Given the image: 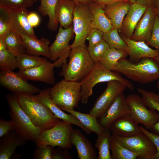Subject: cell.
<instances>
[{"label": "cell", "mask_w": 159, "mask_h": 159, "mask_svg": "<svg viewBox=\"0 0 159 159\" xmlns=\"http://www.w3.org/2000/svg\"><path fill=\"white\" fill-rule=\"evenodd\" d=\"M115 71L133 81L145 84L159 79V62L152 57H144L136 63L126 58L120 59Z\"/></svg>", "instance_id": "cell-1"}, {"label": "cell", "mask_w": 159, "mask_h": 159, "mask_svg": "<svg viewBox=\"0 0 159 159\" xmlns=\"http://www.w3.org/2000/svg\"><path fill=\"white\" fill-rule=\"evenodd\" d=\"M19 103L32 123L42 131L52 128L61 120L35 95L17 94Z\"/></svg>", "instance_id": "cell-2"}, {"label": "cell", "mask_w": 159, "mask_h": 159, "mask_svg": "<svg viewBox=\"0 0 159 159\" xmlns=\"http://www.w3.org/2000/svg\"><path fill=\"white\" fill-rule=\"evenodd\" d=\"M68 62L63 64L60 75L66 81L78 82L82 80L94 67L85 44L71 49Z\"/></svg>", "instance_id": "cell-3"}, {"label": "cell", "mask_w": 159, "mask_h": 159, "mask_svg": "<svg viewBox=\"0 0 159 159\" xmlns=\"http://www.w3.org/2000/svg\"><path fill=\"white\" fill-rule=\"evenodd\" d=\"M112 80L120 81L131 90L134 89L132 83L120 73L107 69L99 62L95 63L90 71L80 82L81 102L84 104L87 103L88 98L92 94L93 87L97 83Z\"/></svg>", "instance_id": "cell-4"}, {"label": "cell", "mask_w": 159, "mask_h": 159, "mask_svg": "<svg viewBox=\"0 0 159 159\" xmlns=\"http://www.w3.org/2000/svg\"><path fill=\"white\" fill-rule=\"evenodd\" d=\"M6 98L14 130L26 141L36 142L42 130L34 125L22 108L19 103L17 94H8Z\"/></svg>", "instance_id": "cell-5"}, {"label": "cell", "mask_w": 159, "mask_h": 159, "mask_svg": "<svg viewBox=\"0 0 159 159\" xmlns=\"http://www.w3.org/2000/svg\"><path fill=\"white\" fill-rule=\"evenodd\" d=\"M80 82L63 80L49 89L50 97L61 110L74 109L81 100Z\"/></svg>", "instance_id": "cell-6"}, {"label": "cell", "mask_w": 159, "mask_h": 159, "mask_svg": "<svg viewBox=\"0 0 159 159\" xmlns=\"http://www.w3.org/2000/svg\"><path fill=\"white\" fill-rule=\"evenodd\" d=\"M72 124L61 120L52 128L42 131L36 142L37 146H58L64 149H70Z\"/></svg>", "instance_id": "cell-7"}, {"label": "cell", "mask_w": 159, "mask_h": 159, "mask_svg": "<svg viewBox=\"0 0 159 159\" xmlns=\"http://www.w3.org/2000/svg\"><path fill=\"white\" fill-rule=\"evenodd\" d=\"M93 16L88 4H76L73 11V27L74 40L70 49L85 44L92 27Z\"/></svg>", "instance_id": "cell-8"}, {"label": "cell", "mask_w": 159, "mask_h": 159, "mask_svg": "<svg viewBox=\"0 0 159 159\" xmlns=\"http://www.w3.org/2000/svg\"><path fill=\"white\" fill-rule=\"evenodd\" d=\"M112 136L123 146L138 155V159H154L156 148L151 139L142 132L129 137L112 134Z\"/></svg>", "instance_id": "cell-9"}, {"label": "cell", "mask_w": 159, "mask_h": 159, "mask_svg": "<svg viewBox=\"0 0 159 159\" xmlns=\"http://www.w3.org/2000/svg\"><path fill=\"white\" fill-rule=\"evenodd\" d=\"M126 97L132 115L139 124L152 131L154 125L159 121V113L148 109L141 97L137 94H132Z\"/></svg>", "instance_id": "cell-10"}, {"label": "cell", "mask_w": 159, "mask_h": 159, "mask_svg": "<svg viewBox=\"0 0 159 159\" xmlns=\"http://www.w3.org/2000/svg\"><path fill=\"white\" fill-rule=\"evenodd\" d=\"M26 79L18 72L1 70V84L15 94L34 95L39 93V88L28 83Z\"/></svg>", "instance_id": "cell-11"}, {"label": "cell", "mask_w": 159, "mask_h": 159, "mask_svg": "<svg viewBox=\"0 0 159 159\" xmlns=\"http://www.w3.org/2000/svg\"><path fill=\"white\" fill-rule=\"evenodd\" d=\"M5 14L11 30L19 35L25 34L37 39L33 27L28 21L29 12L26 8L8 9L0 7Z\"/></svg>", "instance_id": "cell-12"}, {"label": "cell", "mask_w": 159, "mask_h": 159, "mask_svg": "<svg viewBox=\"0 0 159 159\" xmlns=\"http://www.w3.org/2000/svg\"><path fill=\"white\" fill-rule=\"evenodd\" d=\"M107 87L96 101L89 113L98 118L103 114L117 96L123 92L126 87L120 81L112 80L108 82Z\"/></svg>", "instance_id": "cell-13"}, {"label": "cell", "mask_w": 159, "mask_h": 159, "mask_svg": "<svg viewBox=\"0 0 159 159\" xmlns=\"http://www.w3.org/2000/svg\"><path fill=\"white\" fill-rule=\"evenodd\" d=\"M131 113L126 97L123 92L118 95L106 111L99 117L98 120L105 130H109L112 123L126 114Z\"/></svg>", "instance_id": "cell-14"}, {"label": "cell", "mask_w": 159, "mask_h": 159, "mask_svg": "<svg viewBox=\"0 0 159 159\" xmlns=\"http://www.w3.org/2000/svg\"><path fill=\"white\" fill-rule=\"evenodd\" d=\"M58 67V60L53 63L47 60L36 67L25 70H19L18 72L27 80L40 81L51 85L55 82L54 69Z\"/></svg>", "instance_id": "cell-15"}, {"label": "cell", "mask_w": 159, "mask_h": 159, "mask_svg": "<svg viewBox=\"0 0 159 159\" xmlns=\"http://www.w3.org/2000/svg\"><path fill=\"white\" fill-rule=\"evenodd\" d=\"M74 33L73 26L67 29L60 26L55 40L49 47L51 61L55 62L64 54L70 53L69 43Z\"/></svg>", "instance_id": "cell-16"}, {"label": "cell", "mask_w": 159, "mask_h": 159, "mask_svg": "<svg viewBox=\"0 0 159 159\" xmlns=\"http://www.w3.org/2000/svg\"><path fill=\"white\" fill-rule=\"evenodd\" d=\"M155 14L152 5L148 6L137 25L130 39L146 43L150 40L153 30Z\"/></svg>", "instance_id": "cell-17"}, {"label": "cell", "mask_w": 159, "mask_h": 159, "mask_svg": "<svg viewBox=\"0 0 159 159\" xmlns=\"http://www.w3.org/2000/svg\"><path fill=\"white\" fill-rule=\"evenodd\" d=\"M139 123L131 113L120 117L111 125L109 130L112 134L122 137L137 135L141 131Z\"/></svg>", "instance_id": "cell-18"}, {"label": "cell", "mask_w": 159, "mask_h": 159, "mask_svg": "<svg viewBox=\"0 0 159 159\" xmlns=\"http://www.w3.org/2000/svg\"><path fill=\"white\" fill-rule=\"evenodd\" d=\"M37 98L47 106L58 118L67 123L75 125L81 128L86 133L90 132L81 123L78 119L73 115L67 114L59 108L50 97L49 89L40 91L39 94L35 95Z\"/></svg>", "instance_id": "cell-19"}, {"label": "cell", "mask_w": 159, "mask_h": 159, "mask_svg": "<svg viewBox=\"0 0 159 159\" xmlns=\"http://www.w3.org/2000/svg\"><path fill=\"white\" fill-rule=\"evenodd\" d=\"M121 37L127 46V52L132 62H137L144 57L155 58L159 53V51L151 48L144 42L135 41L122 35Z\"/></svg>", "instance_id": "cell-20"}, {"label": "cell", "mask_w": 159, "mask_h": 159, "mask_svg": "<svg viewBox=\"0 0 159 159\" xmlns=\"http://www.w3.org/2000/svg\"><path fill=\"white\" fill-rule=\"evenodd\" d=\"M147 7L136 3H131L128 11L122 22L120 32L122 36L130 38Z\"/></svg>", "instance_id": "cell-21"}, {"label": "cell", "mask_w": 159, "mask_h": 159, "mask_svg": "<svg viewBox=\"0 0 159 159\" xmlns=\"http://www.w3.org/2000/svg\"><path fill=\"white\" fill-rule=\"evenodd\" d=\"M129 1H121L106 6L103 9L106 16L110 20L113 28L120 32L122 21L129 10Z\"/></svg>", "instance_id": "cell-22"}, {"label": "cell", "mask_w": 159, "mask_h": 159, "mask_svg": "<svg viewBox=\"0 0 159 159\" xmlns=\"http://www.w3.org/2000/svg\"><path fill=\"white\" fill-rule=\"evenodd\" d=\"M70 140L77 151L80 159H97L96 153L92 145L81 132L73 129L71 135Z\"/></svg>", "instance_id": "cell-23"}, {"label": "cell", "mask_w": 159, "mask_h": 159, "mask_svg": "<svg viewBox=\"0 0 159 159\" xmlns=\"http://www.w3.org/2000/svg\"><path fill=\"white\" fill-rule=\"evenodd\" d=\"M26 140L13 130L0 140V159H9L18 147L25 145Z\"/></svg>", "instance_id": "cell-24"}, {"label": "cell", "mask_w": 159, "mask_h": 159, "mask_svg": "<svg viewBox=\"0 0 159 159\" xmlns=\"http://www.w3.org/2000/svg\"><path fill=\"white\" fill-rule=\"evenodd\" d=\"M20 35L22 39L29 54L37 56L42 55L50 59V42L47 39L42 37L38 39L25 34Z\"/></svg>", "instance_id": "cell-25"}, {"label": "cell", "mask_w": 159, "mask_h": 159, "mask_svg": "<svg viewBox=\"0 0 159 159\" xmlns=\"http://www.w3.org/2000/svg\"><path fill=\"white\" fill-rule=\"evenodd\" d=\"M76 4L71 0H58L55 11V17L60 26L64 29L72 26Z\"/></svg>", "instance_id": "cell-26"}, {"label": "cell", "mask_w": 159, "mask_h": 159, "mask_svg": "<svg viewBox=\"0 0 159 159\" xmlns=\"http://www.w3.org/2000/svg\"><path fill=\"white\" fill-rule=\"evenodd\" d=\"M88 5L93 16L92 28L105 33L113 28L111 21L105 14L102 7L91 1Z\"/></svg>", "instance_id": "cell-27"}, {"label": "cell", "mask_w": 159, "mask_h": 159, "mask_svg": "<svg viewBox=\"0 0 159 159\" xmlns=\"http://www.w3.org/2000/svg\"><path fill=\"white\" fill-rule=\"evenodd\" d=\"M63 111L67 112L75 116L90 132H94L98 135L105 130L99 122L97 118L90 113H83L76 111L74 109H66Z\"/></svg>", "instance_id": "cell-28"}, {"label": "cell", "mask_w": 159, "mask_h": 159, "mask_svg": "<svg viewBox=\"0 0 159 159\" xmlns=\"http://www.w3.org/2000/svg\"><path fill=\"white\" fill-rule=\"evenodd\" d=\"M40 4L38 8L39 13L43 16H47L49 21L47 28L54 31L58 27V22L55 15V11L58 0H40Z\"/></svg>", "instance_id": "cell-29"}, {"label": "cell", "mask_w": 159, "mask_h": 159, "mask_svg": "<svg viewBox=\"0 0 159 159\" xmlns=\"http://www.w3.org/2000/svg\"><path fill=\"white\" fill-rule=\"evenodd\" d=\"M0 40L5 43L7 49L15 56L23 54H28L21 36L12 31Z\"/></svg>", "instance_id": "cell-30"}, {"label": "cell", "mask_w": 159, "mask_h": 159, "mask_svg": "<svg viewBox=\"0 0 159 159\" xmlns=\"http://www.w3.org/2000/svg\"><path fill=\"white\" fill-rule=\"evenodd\" d=\"M128 55L125 50L110 48L99 62L105 68L112 71H115L119 61Z\"/></svg>", "instance_id": "cell-31"}, {"label": "cell", "mask_w": 159, "mask_h": 159, "mask_svg": "<svg viewBox=\"0 0 159 159\" xmlns=\"http://www.w3.org/2000/svg\"><path fill=\"white\" fill-rule=\"evenodd\" d=\"M137 91L141 95L145 106L150 109L157 111L159 113V93L147 91L141 88H138ZM151 132L159 135V121L154 125Z\"/></svg>", "instance_id": "cell-32"}, {"label": "cell", "mask_w": 159, "mask_h": 159, "mask_svg": "<svg viewBox=\"0 0 159 159\" xmlns=\"http://www.w3.org/2000/svg\"><path fill=\"white\" fill-rule=\"evenodd\" d=\"M109 130H105L97 138L95 144L98 150L97 159H112L110 153V140L111 135Z\"/></svg>", "instance_id": "cell-33"}, {"label": "cell", "mask_w": 159, "mask_h": 159, "mask_svg": "<svg viewBox=\"0 0 159 159\" xmlns=\"http://www.w3.org/2000/svg\"><path fill=\"white\" fill-rule=\"evenodd\" d=\"M110 148L112 159H136L138 155L126 148L112 136L110 140Z\"/></svg>", "instance_id": "cell-34"}, {"label": "cell", "mask_w": 159, "mask_h": 159, "mask_svg": "<svg viewBox=\"0 0 159 159\" xmlns=\"http://www.w3.org/2000/svg\"><path fill=\"white\" fill-rule=\"evenodd\" d=\"M17 67L19 70H25L36 67L45 61L47 59L45 58L24 54L16 57Z\"/></svg>", "instance_id": "cell-35"}, {"label": "cell", "mask_w": 159, "mask_h": 159, "mask_svg": "<svg viewBox=\"0 0 159 159\" xmlns=\"http://www.w3.org/2000/svg\"><path fill=\"white\" fill-rule=\"evenodd\" d=\"M118 31L114 28L104 33L103 39L110 48L127 51V46L118 33Z\"/></svg>", "instance_id": "cell-36"}, {"label": "cell", "mask_w": 159, "mask_h": 159, "mask_svg": "<svg viewBox=\"0 0 159 159\" xmlns=\"http://www.w3.org/2000/svg\"><path fill=\"white\" fill-rule=\"evenodd\" d=\"M0 68L1 70L12 71L17 68L16 57L7 49L0 51Z\"/></svg>", "instance_id": "cell-37"}, {"label": "cell", "mask_w": 159, "mask_h": 159, "mask_svg": "<svg viewBox=\"0 0 159 159\" xmlns=\"http://www.w3.org/2000/svg\"><path fill=\"white\" fill-rule=\"evenodd\" d=\"M106 42L103 40L98 44L87 47L89 54L95 63L99 62L110 48Z\"/></svg>", "instance_id": "cell-38"}, {"label": "cell", "mask_w": 159, "mask_h": 159, "mask_svg": "<svg viewBox=\"0 0 159 159\" xmlns=\"http://www.w3.org/2000/svg\"><path fill=\"white\" fill-rule=\"evenodd\" d=\"M34 0H0V7L8 9L26 8L32 6Z\"/></svg>", "instance_id": "cell-39"}, {"label": "cell", "mask_w": 159, "mask_h": 159, "mask_svg": "<svg viewBox=\"0 0 159 159\" xmlns=\"http://www.w3.org/2000/svg\"><path fill=\"white\" fill-rule=\"evenodd\" d=\"M146 44L159 51V20L155 14V21L150 38Z\"/></svg>", "instance_id": "cell-40"}, {"label": "cell", "mask_w": 159, "mask_h": 159, "mask_svg": "<svg viewBox=\"0 0 159 159\" xmlns=\"http://www.w3.org/2000/svg\"><path fill=\"white\" fill-rule=\"evenodd\" d=\"M53 148L49 145L37 146L33 155L34 159H52Z\"/></svg>", "instance_id": "cell-41"}, {"label": "cell", "mask_w": 159, "mask_h": 159, "mask_svg": "<svg viewBox=\"0 0 159 159\" xmlns=\"http://www.w3.org/2000/svg\"><path fill=\"white\" fill-rule=\"evenodd\" d=\"M103 34L102 31L98 29L92 28L87 38L88 41V47L94 46L102 41Z\"/></svg>", "instance_id": "cell-42"}, {"label": "cell", "mask_w": 159, "mask_h": 159, "mask_svg": "<svg viewBox=\"0 0 159 159\" xmlns=\"http://www.w3.org/2000/svg\"><path fill=\"white\" fill-rule=\"evenodd\" d=\"M0 15V39H2L8 34L11 31L7 17L1 9Z\"/></svg>", "instance_id": "cell-43"}, {"label": "cell", "mask_w": 159, "mask_h": 159, "mask_svg": "<svg viewBox=\"0 0 159 159\" xmlns=\"http://www.w3.org/2000/svg\"><path fill=\"white\" fill-rule=\"evenodd\" d=\"M141 131L146 135L152 140L155 146L157 152L154 159H159V135L149 131L142 125L140 126Z\"/></svg>", "instance_id": "cell-44"}, {"label": "cell", "mask_w": 159, "mask_h": 159, "mask_svg": "<svg viewBox=\"0 0 159 159\" xmlns=\"http://www.w3.org/2000/svg\"><path fill=\"white\" fill-rule=\"evenodd\" d=\"M14 130V123L11 120L7 121L0 119V138H1Z\"/></svg>", "instance_id": "cell-45"}, {"label": "cell", "mask_w": 159, "mask_h": 159, "mask_svg": "<svg viewBox=\"0 0 159 159\" xmlns=\"http://www.w3.org/2000/svg\"><path fill=\"white\" fill-rule=\"evenodd\" d=\"M27 18L29 23L33 27L37 26L40 23V17L35 12H29Z\"/></svg>", "instance_id": "cell-46"}, {"label": "cell", "mask_w": 159, "mask_h": 159, "mask_svg": "<svg viewBox=\"0 0 159 159\" xmlns=\"http://www.w3.org/2000/svg\"><path fill=\"white\" fill-rule=\"evenodd\" d=\"M121 1H129V0H91V1L103 8L106 6Z\"/></svg>", "instance_id": "cell-47"}, {"label": "cell", "mask_w": 159, "mask_h": 159, "mask_svg": "<svg viewBox=\"0 0 159 159\" xmlns=\"http://www.w3.org/2000/svg\"><path fill=\"white\" fill-rule=\"evenodd\" d=\"M58 150L53 149L52 159H64L68 158V156L65 152L60 151Z\"/></svg>", "instance_id": "cell-48"}, {"label": "cell", "mask_w": 159, "mask_h": 159, "mask_svg": "<svg viewBox=\"0 0 159 159\" xmlns=\"http://www.w3.org/2000/svg\"><path fill=\"white\" fill-rule=\"evenodd\" d=\"M154 0H136V3L142 5L148 6L152 5Z\"/></svg>", "instance_id": "cell-49"}, {"label": "cell", "mask_w": 159, "mask_h": 159, "mask_svg": "<svg viewBox=\"0 0 159 159\" xmlns=\"http://www.w3.org/2000/svg\"><path fill=\"white\" fill-rule=\"evenodd\" d=\"M74 2L76 4H88L91 0H71Z\"/></svg>", "instance_id": "cell-50"}, {"label": "cell", "mask_w": 159, "mask_h": 159, "mask_svg": "<svg viewBox=\"0 0 159 159\" xmlns=\"http://www.w3.org/2000/svg\"><path fill=\"white\" fill-rule=\"evenodd\" d=\"M7 49L6 45L4 42L0 40V51L3 50Z\"/></svg>", "instance_id": "cell-51"}, {"label": "cell", "mask_w": 159, "mask_h": 159, "mask_svg": "<svg viewBox=\"0 0 159 159\" xmlns=\"http://www.w3.org/2000/svg\"><path fill=\"white\" fill-rule=\"evenodd\" d=\"M152 5L154 7H159V0H154Z\"/></svg>", "instance_id": "cell-52"}, {"label": "cell", "mask_w": 159, "mask_h": 159, "mask_svg": "<svg viewBox=\"0 0 159 159\" xmlns=\"http://www.w3.org/2000/svg\"><path fill=\"white\" fill-rule=\"evenodd\" d=\"M153 7L155 14L157 16L159 20V7Z\"/></svg>", "instance_id": "cell-53"}, {"label": "cell", "mask_w": 159, "mask_h": 159, "mask_svg": "<svg viewBox=\"0 0 159 159\" xmlns=\"http://www.w3.org/2000/svg\"><path fill=\"white\" fill-rule=\"evenodd\" d=\"M154 58L159 62V53ZM157 87L159 90V80L158 82L157 83Z\"/></svg>", "instance_id": "cell-54"}, {"label": "cell", "mask_w": 159, "mask_h": 159, "mask_svg": "<svg viewBox=\"0 0 159 159\" xmlns=\"http://www.w3.org/2000/svg\"><path fill=\"white\" fill-rule=\"evenodd\" d=\"M129 1L131 3H136V0H129Z\"/></svg>", "instance_id": "cell-55"}, {"label": "cell", "mask_w": 159, "mask_h": 159, "mask_svg": "<svg viewBox=\"0 0 159 159\" xmlns=\"http://www.w3.org/2000/svg\"><path fill=\"white\" fill-rule=\"evenodd\" d=\"M36 0H34V1H35Z\"/></svg>", "instance_id": "cell-56"}]
</instances>
